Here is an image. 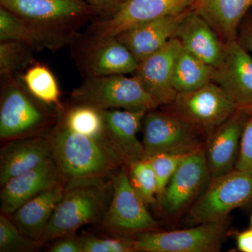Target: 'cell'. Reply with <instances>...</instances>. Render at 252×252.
Listing matches in <instances>:
<instances>
[{
  "label": "cell",
  "mask_w": 252,
  "mask_h": 252,
  "mask_svg": "<svg viewBox=\"0 0 252 252\" xmlns=\"http://www.w3.org/2000/svg\"><path fill=\"white\" fill-rule=\"evenodd\" d=\"M0 4L24 21L41 51L70 45L81 28L98 17L84 0H0Z\"/></svg>",
  "instance_id": "1"
},
{
  "label": "cell",
  "mask_w": 252,
  "mask_h": 252,
  "mask_svg": "<svg viewBox=\"0 0 252 252\" xmlns=\"http://www.w3.org/2000/svg\"><path fill=\"white\" fill-rule=\"evenodd\" d=\"M46 136L64 185L75 181L107 178L124 166L107 141L73 131L59 117Z\"/></svg>",
  "instance_id": "2"
},
{
  "label": "cell",
  "mask_w": 252,
  "mask_h": 252,
  "mask_svg": "<svg viewBox=\"0 0 252 252\" xmlns=\"http://www.w3.org/2000/svg\"><path fill=\"white\" fill-rule=\"evenodd\" d=\"M112 178L91 179L64 185L62 198L40 239L41 245L75 235L81 227L101 223L112 199Z\"/></svg>",
  "instance_id": "3"
},
{
  "label": "cell",
  "mask_w": 252,
  "mask_h": 252,
  "mask_svg": "<svg viewBox=\"0 0 252 252\" xmlns=\"http://www.w3.org/2000/svg\"><path fill=\"white\" fill-rule=\"evenodd\" d=\"M59 113L34 97L23 84L21 75L1 78V142L46 135L57 123Z\"/></svg>",
  "instance_id": "4"
},
{
  "label": "cell",
  "mask_w": 252,
  "mask_h": 252,
  "mask_svg": "<svg viewBox=\"0 0 252 252\" xmlns=\"http://www.w3.org/2000/svg\"><path fill=\"white\" fill-rule=\"evenodd\" d=\"M70 54L84 79L113 74H133L139 63L117 36L86 31L79 33Z\"/></svg>",
  "instance_id": "5"
},
{
  "label": "cell",
  "mask_w": 252,
  "mask_h": 252,
  "mask_svg": "<svg viewBox=\"0 0 252 252\" xmlns=\"http://www.w3.org/2000/svg\"><path fill=\"white\" fill-rule=\"evenodd\" d=\"M71 102L87 104L100 110L119 109L149 112L158 107L137 78L126 74L86 78L72 91Z\"/></svg>",
  "instance_id": "6"
},
{
  "label": "cell",
  "mask_w": 252,
  "mask_h": 252,
  "mask_svg": "<svg viewBox=\"0 0 252 252\" xmlns=\"http://www.w3.org/2000/svg\"><path fill=\"white\" fill-rule=\"evenodd\" d=\"M144 158L160 154H189L203 147L207 135L203 130L168 112L146 113L142 122Z\"/></svg>",
  "instance_id": "7"
},
{
  "label": "cell",
  "mask_w": 252,
  "mask_h": 252,
  "mask_svg": "<svg viewBox=\"0 0 252 252\" xmlns=\"http://www.w3.org/2000/svg\"><path fill=\"white\" fill-rule=\"evenodd\" d=\"M111 178L112 197L99 223L100 228L109 233L126 237L160 230L147 205L131 185L126 167L114 172Z\"/></svg>",
  "instance_id": "8"
},
{
  "label": "cell",
  "mask_w": 252,
  "mask_h": 252,
  "mask_svg": "<svg viewBox=\"0 0 252 252\" xmlns=\"http://www.w3.org/2000/svg\"><path fill=\"white\" fill-rule=\"evenodd\" d=\"M251 200L252 176L235 169L210 180L190 207L187 221L196 225L221 220Z\"/></svg>",
  "instance_id": "9"
},
{
  "label": "cell",
  "mask_w": 252,
  "mask_h": 252,
  "mask_svg": "<svg viewBox=\"0 0 252 252\" xmlns=\"http://www.w3.org/2000/svg\"><path fill=\"white\" fill-rule=\"evenodd\" d=\"M228 217L187 229L145 232L133 237L135 252H216L228 233Z\"/></svg>",
  "instance_id": "10"
},
{
  "label": "cell",
  "mask_w": 252,
  "mask_h": 252,
  "mask_svg": "<svg viewBox=\"0 0 252 252\" xmlns=\"http://www.w3.org/2000/svg\"><path fill=\"white\" fill-rule=\"evenodd\" d=\"M165 107L166 112L200 127L207 136L238 109L212 81L197 90L177 94L173 102Z\"/></svg>",
  "instance_id": "11"
},
{
  "label": "cell",
  "mask_w": 252,
  "mask_h": 252,
  "mask_svg": "<svg viewBox=\"0 0 252 252\" xmlns=\"http://www.w3.org/2000/svg\"><path fill=\"white\" fill-rule=\"evenodd\" d=\"M194 0H126L115 14L107 19L97 18L87 31L117 36L142 23L183 14L193 9Z\"/></svg>",
  "instance_id": "12"
},
{
  "label": "cell",
  "mask_w": 252,
  "mask_h": 252,
  "mask_svg": "<svg viewBox=\"0 0 252 252\" xmlns=\"http://www.w3.org/2000/svg\"><path fill=\"white\" fill-rule=\"evenodd\" d=\"M211 180L204 147L188 154L169 182L159 206L169 215L183 211Z\"/></svg>",
  "instance_id": "13"
},
{
  "label": "cell",
  "mask_w": 252,
  "mask_h": 252,
  "mask_svg": "<svg viewBox=\"0 0 252 252\" xmlns=\"http://www.w3.org/2000/svg\"><path fill=\"white\" fill-rule=\"evenodd\" d=\"M212 82L220 86L238 109H252V56L238 41L225 44L224 56L213 68Z\"/></svg>",
  "instance_id": "14"
},
{
  "label": "cell",
  "mask_w": 252,
  "mask_h": 252,
  "mask_svg": "<svg viewBox=\"0 0 252 252\" xmlns=\"http://www.w3.org/2000/svg\"><path fill=\"white\" fill-rule=\"evenodd\" d=\"M252 112L237 109L207 136L204 151L211 180L235 170L242 134Z\"/></svg>",
  "instance_id": "15"
},
{
  "label": "cell",
  "mask_w": 252,
  "mask_h": 252,
  "mask_svg": "<svg viewBox=\"0 0 252 252\" xmlns=\"http://www.w3.org/2000/svg\"><path fill=\"white\" fill-rule=\"evenodd\" d=\"M182 48L179 39L172 38L160 51L139 63L137 70L132 74L158 107L171 104L177 96L172 79L176 61Z\"/></svg>",
  "instance_id": "16"
},
{
  "label": "cell",
  "mask_w": 252,
  "mask_h": 252,
  "mask_svg": "<svg viewBox=\"0 0 252 252\" xmlns=\"http://www.w3.org/2000/svg\"><path fill=\"white\" fill-rule=\"evenodd\" d=\"M147 112L112 109L102 110L104 136L124 166L144 158L143 144L137 134Z\"/></svg>",
  "instance_id": "17"
},
{
  "label": "cell",
  "mask_w": 252,
  "mask_h": 252,
  "mask_svg": "<svg viewBox=\"0 0 252 252\" xmlns=\"http://www.w3.org/2000/svg\"><path fill=\"white\" fill-rule=\"evenodd\" d=\"M61 185L64 183L52 158L1 186V212L11 216L18 207L38 194Z\"/></svg>",
  "instance_id": "18"
},
{
  "label": "cell",
  "mask_w": 252,
  "mask_h": 252,
  "mask_svg": "<svg viewBox=\"0 0 252 252\" xmlns=\"http://www.w3.org/2000/svg\"><path fill=\"white\" fill-rule=\"evenodd\" d=\"M52 158V147L46 135L3 142L0 149V185Z\"/></svg>",
  "instance_id": "19"
},
{
  "label": "cell",
  "mask_w": 252,
  "mask_h": 252,
  "mask_svg": "<svg viewBox=\"0 0 252 252\" xmlns=\"http://www.w3.org/2000/svg\"><path fill=\"white\" fill-rule=\"evenodd\" d=\"M174 37L179 39L184 49L210 67H218L223 60L225 44L193 9L181 21Z\"/></svg>",
  "instance_id": "20"
},
{
  "label": "cell",
  "mask_w": 252,
  "mask_h": 252,
  "mask_svg": "<svg viewBox=\"0 0 252 252\" xmlns=\"http://www.w3.org/2000/svg\"><path fill=\"white\" fill-rule=\"evenodd\" d=\"M190 10L183 14L134 26L123 32L117 37L140 63L166 45L174 37L181 21Z\"/></svg>",
  "instance_id": "21"
},
{
  "label": "cell",
  "mask_w": 252,
  "mask_h": 252,
  "mask_svg": "<svg viewBox=\"0 0 252 252\" xmlns=\"http://www.w3.org/2000/svg\"><path fill=\"white\" fill-rule=\"evenodd\" d=\"M64 189L61 185L38 194L18 207L10 218L23 235L40 243Z\"/></svg>",
  "instance_id": "22"
},
{
  "label": "cell",
  "mask_w": 252,
  "mask_h": 252,
  "mask_svg": "<svg viewBox=\"0 0 252 252\" xmlns=\"http://www.w3.org/2000/svg\"><path fill=\"white\" fill-rule=\"evenodd\" d=\"M252 7V0H194L193 6L224 44L236 39L239 24Z\"/></svg>",
  "instance_id": "23"
},
{
  "label": "cell",
  "mask_w": 252,
  "mask_h": 252,
  "mask_svg": "<svg viewBox=\"0 0 252 252\" xmlns=\"http://www.w3.org/2000/svg\"><path fill=\"white\" fill-rule=\"evenodd\" d=\"M21 78L29 92L38 100L59 112L64 108L58 81L45 64L34 61Z\"/></svg>",
  "instance_id": "24"
},
{
  "label": "cell",
  "mask_w": 252,
  "mask_h": 252,
  "mask_svg": "<svg viewBox=\"0 0 252 252\" xmlns=\"http://www.w3.org/2000/svg\"><path fill=\"white\" fill-rule=\"evenodd\" d=\"M213 67L183 48L176 61L172 85L177 94L197 90L211 81Z\"/></svg>",
  "instance_id": "25"
},
{
  "label": "cell",
  "mask_w": 252,
  "mask_h": 252,
  "mask_svg": "<svg viewBox=\"0 0 252 252\" xmlns=\"http://www.w3.org/2000/svg\"><path fill=\"white\" fill-rule=\"evenodd\" d=\"M59 119L73 131L106 140L104 136V122L102 110L87 105L71 102L59 113Z\"/></svg>",
  "instance_id": "26"
},
{
  "label": "cell",
  "mask_w": 252,
  "mask_h": 252,
  "mask_svg": "<svg viewBox=\"0 0 252 252\" xmlns=\"http://www.w3.org/2000/svg\"><path fill=\"white\" fill-rule=\"evenodd\" d=\"M32 46L21 41H0V77L20 76L34 62Z\"/></svg>",
  "instance_id": "27"
},
{
  "label": "cell",
  "mask_w": 252,
  "mask_h": 252,
  "mask_svg": "<svg viewBox=\"0 0 252 252\" xmlns=\"http://www.w3.org/2000/svg\"><path fill=\"white\" fill-rule=\"evenodd\" d=\"M126 168L131 185L146 205H157V178L149 160L142 159Z\"/></svg>",
  "instance_id": "28"
},
{
  "label": "cell",
  "mask_w": 252,
  "mask_h": 252,
  "mask_svg": "<svg viewBox=\"0 0 252 252\" xmlns=\"http://www.w3.org/2000/svg\"><path fill=\"white\" fill-rule=\"evenodd\" d=\"M41 244L23 235L8 215H0V252L36 251Z\"/></svg>",
  "instance_id": "29"
},
{
  "label": "cell",
  "mask_w": 252,
  "mask_h": 252,
  "mask_svg": "<svg viewBox=\"0 0 252 252\" xmlns=\"http://www.w3.org/2000/svg\"><path fill=\"white\" fill-rule=\"evenodd\" d=\"M15 41L26 43L36 51H41L35 38L27 25L14 13L0 6V41Z\"/></svg>",
  "instance_id": "30"
},
{
  "label": "cell",
  "mask_w": 252,
  "mask_h": 252,
  "mask_svg": "<svg viewBox=\"0 0 252 252\" xmlns=\"http://www.w3.org/2000/svg\"><path fill=\"white\" fill-rule=\"evenodd\" d=\"M188 154H160L145 158L153 167L158 182L157 205H159L164 191L172 175Z\"/></svg>",
  "instance_id": "31"
},
{
  "label": "cell",
  "mask_w": 252,
  "mask_h": 252,
  "mask_svg": "<svg viewBox=\"0 0 252 252\" xmlns=\"http://www.w3.org/2000/svg\"><path fill=\"white\" fill-rule=\"evenodd\" d=\"M83 252H135L133 237L101 238L94 235L81 236Z\"/></svg>",
  "instance_id": "32"
},
{
  "label": "cell",
  "mask_w": 252,
  "mask_h": 252,
  "mask_svg": "<svg viewBox=\"0 0 252 252\" xmlns=\"http://www.w3.org/2000/svg\"><path fill=\"white\" fill-rule=\"evenodd\" d=\"M235 169L252 177V112L243 129Z\"/></svg>",
  "instance_id": "33"
},
{
  "label": "cell",
  "mask_w": 252,
  "mask_h": 252,
  "mask_svg": "<svg viewBox=\"0 0 252 252\" xmlns=\"http://www.w3.org/2000/svg\"><path fill=\"white\" fill-rule=\"evenodd\" d=\"M236 41L244 49L252 54V7L239 24Z\"/></svg>",
  "instance_id": "34"
},
{
  "label": "cell",
  "mask_w": 252,
  "mask_h": 252,
  "mask_svg": "<svg viewBox=\"0 0 252 252\" xmlns=\"http://www.w3.org/2000/svg\"><path fill=\"white\" fill-rule=\"evenodd\" d=\"M91 5L100 19L112 17L126 0H84Z\"/></svg>",
  "instance_id": "35"
},
{
  "label": "cell",
  "mask_w": 252,
  "mask_h": 252,
  "mask_svg": "<svg viewBox=\"0 0 252 252\" xmlns=\"http://www.w3.org/2000/svg\"><path fill=\"white\" fill-rule=\"evenodd\" d=\"M51 245L50 252H83V243L80 237L75 235H67L56 239Z\"/></svg>",
  "instance_id": "36"
},
{
  "label": "cell",
  "mask_w": 252,
  "mask_h": 252,
  "mask_svg": "<svg viewBox=\"0 0 252 252\" xmlns=\"http://www.w3.org/2000/svg\"><path fill=\"white\" fill-rule=\"evenodd\" d=\"M239 250L243 252H252V229L240 233L237 238Z\"/></svg>",
  "instance_id": "37"
},
{
  "label": "cell",
  "mask_w": 252,
  "mask_h": 252,
  "mask_svg": "<svg viewBox=\"0 0 252 252\" xmlns=\"http://www.w3.org/2000/svg\"><path fill=\"white\" fill-rule=\"evenodd\" d=\"M251 223H252V217H251Z\"/></svg>",
  "instance_id": "38"
}]
</instances>
